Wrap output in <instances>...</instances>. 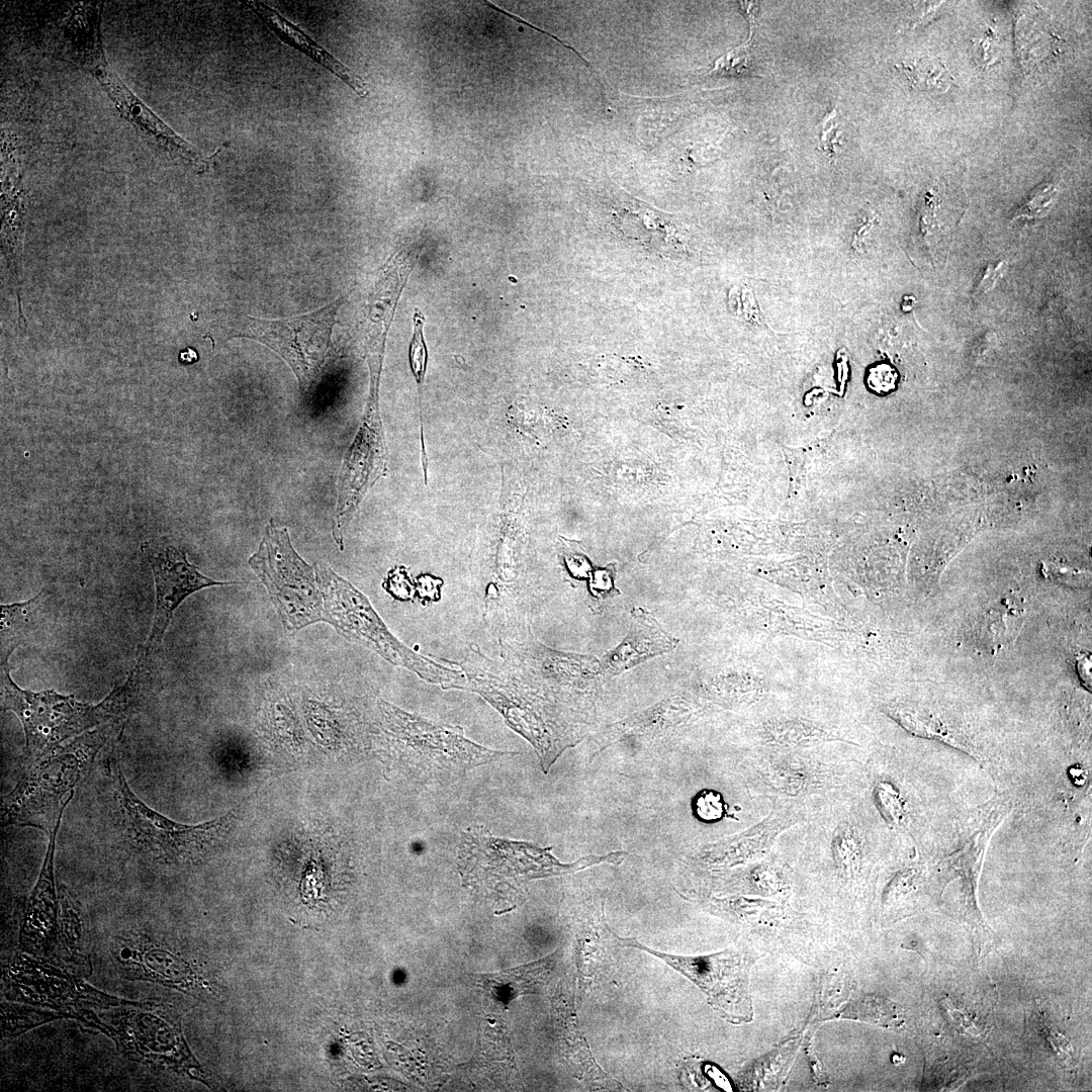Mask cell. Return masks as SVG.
<instances>
[{
  "instance_id": "6da1fadb",
  "label": "cell",
  "mask_w": 1092,
  "mask_h": 1092,
  "mask_svg": "<svg viewBox=\"0 0 1092 1092\" xmlns=\"http://www.w3.org/2000/svg\"><path fill=\"white\" fill-rule=\"evenodd\" d=\"M864 762L855 751L828 744L810 748H751L739 763L749 794L790 803L809 814L828 800L860 789Z\"/></svg>"
},
{
  "instance_id": "7a4b0ae2",
  "label": "cell",
  "mask_w": 1092,
  "mask_h": 1092,
  "mask_svg": "<svg viewBox=\"0 0 1092 1092\" xmlns=\"http://www.w3.org/2000/svg\"><path fill=\"white\" fill-rule=\"evenodd\" d=\"M107 801L117 842L143 859L163 866L196 862L222 845L236 821L231 811L214 820L185 825L154 811L128 787L118 761L107 767Z\"/></svg>"
},
{
  "instance_id": "3957f363",
  "label": "cell",
  "mask_w": 1092,
  "mask_h": 1092,
  "mask_svg": "<svg viewBox=\"0 0 1092 1092\" xmlns=\"http://www.w3.org/2000/svg\"><path fill=\"white\" fill-rule=\"evenodd\" d=\"M378 707L392 757L419 784L452 782L508 754L474 743L460 727L427 720L383 700Z\"/></svg>"
},
{
  "instance_id": "277c9868",
  "label": "cell",
  "mask_w": 1092,
  "mask_h": 1092,
  "mask_svg": "<svg viewBox=\"0 0 1092 1092\" xmlns=\"http://www.w3.org/2000/svg\"><path fill=\"white\" fill-rule=\"evenodd\" d=\"M108 726L89 732L64 747H58L25 766L18 784L3 801L5 824L40 828L51 833L61 822L79 779L105 743Z\"/></svg>"
},
{
  "instance_id": "5b68a950",
  "label": "cell",
  "mask_w": 1092,
  "mask_h": 1092,
  "mask_svg": "<svg viewBox=\"0 0 1092 1092\" xmlns=\"http://www.w3.org/2000/svg\"><path fill=\"white\" fill-rule=\"evenodd\" d=\"M315 578L323 598V621L338 632L374 650L392 664L402 666L423 679L448 688L460 675L415 653L386 628L367 598L330 567L316 564Z\"/></svg>"
},
{
  "instance_id": "8992f818",
  "label": "cell",
  "mask_w": 1092,
  "mask_h": 1092,
  "mask_svg": "<svg viewBox=\"0 0 1092 1092\" xmlns=\"http://www.w3.org/2000/svg\"><path fill=\"white\" fill-rule=\"evenodd\" d=\"M73 1017L112 1038L119 1051L131 1061L190 1075L197 1071L180 1024L152 1003L138 1002L112 1007L107 1012H101V1017L92 1010L84 1009L75 1012Z\"/></svg>"
},
{
  "instance_id": "52a82bcc",
  "label": "cell",
  "mask_w": 1092,
  "mask_h": 1092,
  "mask_svg": "<svg viewBox=\"0 0 1092 1092\" xmlns=\"http://www.w3.org/2000/svg\"><path fill=\"white\" fill-rule=\"evenodd\" d=\"M1 705L4 711L14 712L23 725L24 767L68 738L97 725H106L100 703L87 705L73 695L65 696L53 690L35 693L20 689L9 674L8 661H1Z\"/></svg>"
},
{
  "instance_id": "ba28073f",
  "label": "cell",
  "mask_w": 1092,
  "mask_h": 1092,
  "mask_svg": "<svg viewBox=\"0 0 1092 1092\" xmlns=\"http://www.w3.org/2000/svg\"><path fill=\"white\" fill-rule=\"evenodd\" d=\"M249 564L265 585L287 631L323 621V598L313 568L294 550L286 527L273 519Z\"/></svg>"
},
{
  "instance_id": "9c48e42d",
  "label": "cell",
  "mask_w": 1092,
  "mask_h": 1092,
  "mask_svg": "<svg viewBox=\"0 0 1092 1092\" xmlns=\"http://www.w3.org/2000/svg\"><path fill=\"white\" fill-rule=\"evenodd\" d=\"M340 297L326 306L287 318L247 316L239 333L278 353L294 371L303 393L320 383L331 356V336Z\"/></svg>"
},
{
  "instance_id": "30bf717a",
  "label": "cell",
  "mask_w": 1092,
  "mask_h": 1092,
  "mask_svg": "<svg viewBox=\"0 0 1092 1092\" xmlns=\"http://www.w3.org/2000/svg\"><path fill=\"white\" fill-rule=\"evenodd\" d=\"M461 676L451 688L476 693L483 697L516 731L535 747L545 750L551 745V732L535 703L523 689L520 675L506 662L497 661L471 648L459 663Z\"/></svg>"
},
{
  "instance_id": "8fae6325",
  "label": "cell",
  "mask_w": 1092,
  "mask_h": 1092,
  "mask_svg": "<svg viewBox=\"0 0 1092 1092\" xmlns=\"http://www.w3.org/2000/svg\"><path fill=\"white\" fill-rule=\"evenodd\" d=\"M70 60L95 77L123 118L152 148L199 170L207 168L209 158L169 127L115 75L105 59L101 36L77 48Z\"/></svg>"
},
{
  "instance_id": "7c38bea8",
  "label": "cell",
  "mask_w": 1092,
  "mask_h": 1092,
  "mask_svg": "<svg viewBox=\"0 0 1092 1092\" xmlns=\"http://www.w3.org/2000/svg\"><path fill=\"white\" fill-rule=\"evenodd\" d=\"M617 938L620 945L647 951L688 977L706 993L710 1004L727 1020L741 1022L751 1019L747 969L736 952L725 950L710 956L682 957L651 949L634 938Z\"/></svg>"
},
{
  "instance_id": "4fadbf2b",
  "label": "cell",
  "mask_w": 1092,
  "mask_h": 1092,
  "mask_svg": "<svg viewBox=\"0 0 1092 1092\" xmlns=\"http://www.w3.org/2000/svg\"><path fill=\"white\" fill-rule=\"evenodd\" d=\"M11 992L21 1001L53 1009H69L71 1017L90 1007L112 1008L138 1002L103 993L44 961L18 954L7 975Z\"/></svg>"
},
{
  "instance_id": "5bb4252c",
  "label": "cell",
  "mask_w": 1092,
  "mask_h": 1092,
  "mask_svg": "<svg viewBox=\"0 0 1092 1092\" xmlns=\"http://www.w3.org/2000/svg\"><path fill=\"white\" fill-rule=\"evenodd\" d=\"M552 871L564 867L546 851L524 842L495 838L485 831H467L459 848V869L467 883H502L526 874L531 864Z\"/></svg>"
},
{
  "instance_id": "9a60e30c",
  "label": "cell",
  "mask_w": 1092,
  "mask_h": 1092,
  "mask_svg": "<svg viewBox=\"0 0 1092 1092\" xmlns=\"http://www.w3.org/2000/svg\"><path fill=\"white\" fill-rule=\"evenodd\" d=\"M153 569L156 584V611L144 657L155 652L176 609L191 594L208 586L235 584L238 581H217L200 573L188 562L184 551L173 546L145 549Z\"/></svg>"
},
{
  "instance_id": "2e32d148",
  "label": "cell",
  "mask_w": 1092,
  "mask_h": 1092,
  "mask_svg": "<svg viewBox=\"0 0 1092 1092\" xmlns=\"http://www.w3.org/2000/svg\"><path fill=\"white\" fill-rule=\"evenodd\" d=\"M632 624L625 638L600 661L599 672L606 678L618 675L652 657L670 652L678 641L643 608L631 611Z\"/></svg>"
},
{
  "instance_id": "e0dca14e",
  "label": "cell",
  "mask_w": 1092,
  "mask_h": 1092,
  "mask_svg": "<svg viewBox=\"0 0 1092 1092\" xmlns=\"http://www.w3.org/2000/svg\"><path fill=\"white\" fill-rule=\"evenodd\" d=\"M61 822L50 833V841L37 882L27 899L21 923L20 944L29 951L41 952L57 937V896L54 882V855Z\"/></svg>"
},
{
  "instance_id": "ac0fdd59",
  "label": "cell",
  "mask_w": 1092,
  "mask_h": 1092,
  "mask_svg": "<svg viewBox=\"0 0 1092 1092\" xmlns=\"http://www.w3.org/2000/svg\"><path fill=\"white\" fill-rule=\"evenodd\" d=\"M120 956L130 980L155 982L178 990H189L196 982L195 974L184 960L158 945L124 947Z\"/></svg>"
},
{
  "instance_id": "d6986e66",
  "label": "cell",
  "mask_w": 1092,
  "mask_h": 1092,
  "mask_svg": "<svg viewBox=\"0 0 1092 1092\" xmlns=\"http://www.w3.org/2000/svg\"><path fill=\"white\" fill-rule=\"evenodd\" d=\"M247 4L282 41L323 65L352 88L358 96L364 98L369 94L366 83L355 72L340 63L274 8L258 1H249Z\"/></svg>"
},
{
  "instance_id": "ffe728a7",
  "label": "cell",
  "mask_w": 1092,
  "mask_h": 1092,
  "mask_svg": "<svg viewBox=\"0 0 1092 1092\" xmlns=\"http://www.w3.org/2000/svg\"><path fill=\"white\" fill-rule=\"evenodd\" d=\"M47 603L43 589L29 601L1 606V661H8L9 655L39 628Z\"/></svg>"
},
{
  "instance_id": "44dd1931",
  "label": "cell",
  "mask_w": 1092,
  "mask_h": 1092,
  "mask_svg": "<svg viewBox=\"0 0 1092 1092\" xmlns=\"http://www.w3.org/2000/svg\"><path fill=\"white\" fill-rule=\"evenodd\" d=\"M1024 610L1010 599H1003L982 617L979 637L990 650L1000 651L1013 644L1023 622Z\"/></svg>"
},
{
  "instance_id": "7402d4cb",
  "label": "cell",
  "mask_w": 1092,
  "mask_h": 1092,
  "mask_svg": "<svg viewBox=\"0 0 1092 1092\" xmlns=\"http://www.w3.org/2000/svg\"><path fill=\"white\" fill-rule=\"evenodd\" d=\"M883 711L915 736L939 739L968 750L938 719L917 708L893 703L883 706Z\"/></svg>"
},
{
  "instance_id": "603a6c76",
  "label": "cell",
  "mask_w": 1092,
  "mask_h": 1092,
  "mask_svg": "<svg viewBox=\"0 0 1092 1092\" xmlns=\"http://www.w3.org/2000/svg\"><path fill=\"white\" fill-rule=\"evenodd\" d=\"M1 1013L3 1036H15L42 1023L68 1016L65 1012H54L7 1003L2 1004Z\"/></svg>"
},
{
  "instance_id": "cb8c5ba5",
  "label": "cell",
  "mask_w": 1092,
  "mask_h": 1092,
  "mask_svg": "<svg viewBox=\"0 0 1092 1092\" xmlns=\"http://www.w3.org/2000/svg\"><path fill=\"white\" fill-rule=\"evenodd\" d=\"M61 902V938L71 960L77 963L82 956V920L80 908L74 897L60 887Z\"/></svg>"
},
{
  "instance_id": "d4e9b609",
  "label": "cell",
  "mask_w": 1092,
  "mask_h": 1092,
  "mask_svg": "<svg viewBox=\"0 0 1092 1092\" xmlns=\"http://www.w3.org/2000/svg\"><path fill=\"white\" fill-rule=\"evenodd\" d=\"M873 1022L885 1027L903 1023L902 1010L894 1002L877 996H867L845 1011V1016Z\"/></svg>"
},
{
  "instance_id": "484cf974",
  "label": "cell",
  "mask_w": 1092,
  "mask_h": 1092,
  "mask_svg": "<svg viewBox=\"0 0 1092 1092\" xmlns=\"http://www.w3.org/2000/svg\"><path fill=\"white\" fill-rule=\"evenodd\" d=\"M691 807L695 818L706 824H714L724 818L739 819L729 813V804L723 794L715 789H702L693 797Z\"/></svg>"
},
{
  "instance_id": "4316f807",
  "label": "cell",
  "mask_w": 1092,
  "mask_h": 1092,
  "mask_svg": "<svg viewBox=\"0 0 1092 1092\" xmlns=\"http://www.w3.org/2000/svg\"><path fill=\"white\" fill-rule=\"evenodd\" d=\"M545 969L541 964L535 966H527L526 968H519L515 970L503 973L502 976H496L490 983V988L497 991V995L505 999H509L520 994L526 993L535 981L538 975Z\"/></svg>"
},
{
  "instance_id": "83f0119b",
  "label": "cell",
  "mask_w": 1092,
  "mask_h": 1092,
  "mask_svg": "<svg viewBox=\"0 0 1092 1092\" xmlns=\"http://www.w3.org/2000/svg\"><path fill=\"white\" fill-rule=\"evenodd\" d=\"M1059 188L1053 183H1043L1033 189L1025 201L1014 212L1013 218H1040L1054 205Z\"/></svg>"
},
{
  "instance_id": "f1b7e54d",
  "label": "cell",
  "mask_w": 1092,
  "mask_h": 1092,
  "mask_svg": "<svg viewBox=\"0 0 1092 1092\" xmlns=\"http://www.w3.org/2000/svg\"><path fill=\"white\" fill-rule=\"evenodd\" d=\"M904 70L912 83L919 88L944 91L950 84L949 74L941 65L920 62L906 66Z\"/></svg>"
},
{
  "instance_id": "f546056e",
  "label": "cell",
  "mask_w": 1092,
  "mask_h": 1092,
  "mask_svg": "<svg viewBox=\"0 0 1092 1092\" xmlns=\"http://www.w3.org/2000/svg\"><path fill=\"white\" fill-rule=\"evenodd\" d=\"M425 317L421 311H417L414 315V337L410 347V362L412 371L419 384L420 392L421 386L424 380L428 352L423 337V326Z\"/></svg>"
},
{
  "instance_id": "4dcf8cb0",
  "label": "cell",
  "mask_w": 1092,
  "mask_h": 1092,
  "mask_svg": "<svg viewBox=\"0 0 1092 1092\" xmlns=\"http://www.w3.org/2000/svg\"><path fill=\"white\" fill-rule=\"evenodd\" d=\"M836 110L833 109L830 113L826 114L821 120V129L819 133V149L823 151L829 159H835L836 147L840 144L838 140L837 127L835 122Z\"/></svg>"
},
{
  "instance_id": "1f68e13d",
  "label": "cell",
  "mask_w": 1092,
  "mask_h": 1092,
  "mask_svg": "<svg viewBox=\"0 0 1092 1092\" xmlns=\"http://www.w3.org/2000/svg\"><path fill=\"white\" fill-rule=\"evenodd\" d=\"M896 373L888 365H879L871 370L869 383L878 392H888L896 383Z\"/></svg>"
},
{
  "instance_id": "d6a6232c",
  "label": "cell",
  "mask_w": 1092,
  "mask_h": 1092,
  "mask_svg": "<svg viewBox=\"0 0 1092 1092\" xmlns=\"http://www.w3.org/2000/svg\"><path fill=\"white\" fill-rule=\"evenodd\" d=\"M1006 267H1007V264L1004 261L999 262V263H997L995 265L994 264L989 265L986 268V270L984 271V274H983L982 278L980 279V281H979V283H978V285L976 287L974 295H976V297H977V296H980L982 294H985V293L989 292L993 288V286L995 285L997 280L1006 271Z\"/></svg>"
},
{
  "instance_id": "836d02e7",
  "label": "cell",
  "mask_w": 1092,
  "mask_h": 1092,
  "mask_svg": "<svg viewBox=\"0 0 1092 1092\" xmlns=\"http://www.w3.org/2000/svg\"><path fill=\"white\" fill-rule=\"evenodd\" d=\"M197 359H198V355H197L196 351L191 349V348H187L184 351L180 352V354H179V360L182 363H185V364L193 363Z\"/></svg>"
}]
</instances>
